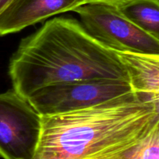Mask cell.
<instances>
[{"mask_svg": "<svg viewBox=\"0 0 159 159\" xmlns=\"http://www.w3.org/2000/svg\"><path fill=\"white\" fill-rule=\"evenodd\" d=\"M159 126V102L134 92L79 110L42 115L33 159H110Z\"/></svg>", "mask_w": 159, "mask_h": 159, "instance_id": "6da1fadb", "label": "cell"}, {"mask_svg": "<svg viewBox=\"0 0 159 159\" xmlns=\"http://www.w3.org/2000/svg\"><path fill=\"white\" fill-rule=\"evenodd\" d=\"M13 90L27 98L42 87L87 79L129 81L116 51L88 34L77 20L55 17L20 42L10 59Z\"/></svg>", "mask_w": 159, "mask_h": 159, "instance_id": "7a4b0ae2", "label": "cell"}, {"mask_svg": "<svg viewBox=\"0 0 159 159\" xmlns=\"http://www.w3.org/2000/svg\"><path fill=\"white\" fill-rule=\"evenodd\" d=\"M85 31L101 45L115 51L159 55V39L127 20L116 6L86 3L73 10Z\"/></svg>", "mask_w": 159, "mask_h": 159, "instance_id": "3957f363", "label": "cell"}, {"mask_svg": "<svg viewBox=\"0 0 159 159\" xmlns=\"http://www.w3.org/2000/svg\"><path fill=\"white\" fill-rule=\"evenodd\" d=\"M134 92L130 82L117 79H87L47 86L27 98L41 115L92 107Z\"/></svg>", "mask_w": 159, "mask_h": 159, "instance_id": "277c9868", "label": "cell"}, {"mask_svg": "<svg viewBox=\"0 0 159 159\" xmlns=\"http://www.w3.org/2000/svg\"><path fill=\"white\" fill-rule=\"evenodd\" d=\"M42 129V115L12 89L0 94V156L33 159Z\"/></svg>", "mask_w": 159, "mask_h": 159, "instance_id": "5b68a950", "label": "cell"}, {"mask_svg": "<svg viewBox=\"0 0 159 159\" xmlns=\"http://www.w3.org/2000/svg\"><path fill=\"white\" fill-rule=\"evenodd\" d=\"M82 5L83 0H12L0 13V36L19 32Z\"/></svg>", "mask_w": 159, "mask_h": 159, "instance_id": "8992f818", "label": "cell"}, {"mask_svg": "<svg viewBox=\"0 0 159 159\" xmlns=\"http://www.w3.org/2000/svg\"><path fill=\"white\" fill-rule=\"evenodd\" d=\"M127 72L132 90L143 101L159 100V55L116 51Z\"/></svg>", "mask_w": 159, "mask_h": 159, "instance_id": "52a82bcc", "label": "cell"}, {"mask_svg": "<svg viewBox=\"0 0 159 159\" xmlns=\"http://www.w3.org/2000/svg\"><path fill=\"white\" fill-rule=\"evenodd\" d=\"M116 8L135 26L159 39V0H128Z\"/></svg>", "mask_w": 159, "mask_h": 159, "instance_id": "ba28073f", "label": "cell"}, {"mask_svg": "<svg viewBox=\"0 0 159 159\" xmlns=\"http://www.w3.org/2000/svg\"><path fill=\"white\" fill-rule=\"evenodd\" d=\"M110 159H159V126L136 145Z\"/></svg>", "mask_w": 159, "mask_h": 159, "instance_id": "9c48e42d", "label": "cell"}, {"mask_svg": "<svg viewBox=\"0 0 159 159\" xmlns=\"http://www.w3.org/2000/svg\"><path fill=\"white\" fill-rule=\"evenodd\" d=\"M127 1H128V0H83V2L84 4H86V3H103V4L118 6Z\"/></svg>", "mask_w": 159, "mask_h": 159, "instance_id": "30bf717a", "label": "cell"}, {"mask_svg": "<svg viewBox=\"0 0 159 159\" xmlns=\"http://www.w3.org/2000/svg\"><path fill=\"white\" fill-rule=\"evenodd\" d=\"M12 0H0V13L12 2Z\"/></svg>", "mask_w": 159, "mask_h": 159, "instance_id": "8fae6325", "label": "cell"}]
</instances>
